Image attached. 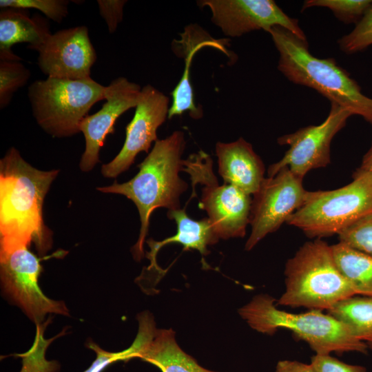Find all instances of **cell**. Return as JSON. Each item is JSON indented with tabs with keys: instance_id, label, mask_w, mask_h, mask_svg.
Masks as SVG:
<instances>
[{
	"instance_id": "6da1fadb",
	"label": "cell",
	"mask_w": 372,
	"mask_h": 372,
	"mask_svg": "<svg viewBox=\"0 0 372 372\" xmlns=\"http://www.w3.org/2000/svg\"><path fill=\"white\" fill-rule=\"evenodd\" d=\"M59 170L42 171L14 147L0 161V253L34 243L39 255L52 247V231L43 220V203Z\"/></svg>"
},
{
	"instance_id": "7a4b0ae2",
	"label": "cell",
	"mask_w": 372,
	"mask_h": 372,
	"mask_svg": "<svg viewBox=\"0 0 372 372\" xmlns=\"http://www.w3.org/2000/svg\"><path fill=\"white\" fill-rule=\"evenodd\" d=\"M182 131L176 130L164 139H158L152 151L138 165L139 171L130 180L97 187L103 193L121 194L136 205L141 220L140 234L134 246V256H143V243L148 232L149 217L154 209H180V197L187 183L179 176L183 169L181 156L185 147Z\"/></svg>"
},
{
	"instance_id": "3957f363",
	"label": "cell",
	"mask_w": 372,
	"mask_h": 372,
	"mask_svg": "<svg viewBox=\"0 0 372 372\" xmlns=\"http://www.w3.org/2000/svg\"><path fill=\"white\" fill-rule=\"evenodd\" d=\"M268 33L279 54L278 70L289 81L315 90L372 125V99L362 92L358 83L334 59L312 55L307 41L282 27H272Z\"/></svg>"
},
{
	"instance_id": "277c9868",
	"label": "cell",
	"mask_w": 372,
	"mask_h": 372,
	"mask_svg": "<svg viewBox=\"0 0 372 372\" xmlns=\"http://www.w3.org/2000/svg\"><path fill=\"white\" fill-rule=\"evenodd\" d=\"M238 313L251 329L262 333L272 335L280 329L291 331L316 354L368 352L366 344L347 324L328 313L320 310L287 312L278 309L276 300L266 293L254 296L238 309Z\"/></svg>"
},
{
	"instance_id": "5b68a950",
	"label": "cell",
	"mask_w": 372,
	"mask_h": 372,
	"mask_svg": "<svg viewBox=\"0 0 372 372\" xmlns=\"http://www.w3.org/2000/svg\"><path fill=\"white\" fill-rule=\"evenodd\" d=\"M284 273L285 291L277 306L327 311L355 295L339 271L331 246L320 238L304 243L287 260Z\"/></svg>"
},
{
	"instance_id": "8992f818",
	"label": "cell",
	"mask_w": 372,
	"mask_h": 372,
	"mask_svg": "<svg viewBox=\"0 0 372 372\" xmlns=\"http://www.w3.org/2000/svg\"><path fill=\"white\" fill-rule=\"evenodd\" d=\"M350 183L333 190L309 191L303 205L287 223L311 238L338 234L372 213V172L358 169Z\"/></svg>"
},
{
	"instance_id": "52a82bcc",
	"label": "cell",
	"mask_w": 372,
	"mask_h": 372,
	"mask_svg": "<svg viewBox=\"0 0 372 372\" xmlns=\"http://www.w3.org/2000/svg\"><path fill=\"white\" fill-rule=\"evenodd\" d=\"M106 86L91 77L72 80L48 77L33 82L28 98L40 127L54 137L80 132L81 121L97 102L105 99Z\"/></svg>"
},
{
	"instance_id": "ba28073f",
	"label": "cell",
	"mask_w": 372,
	"mask_h": 372,
	"mask_svg": "<svg viewBox=\"0 0 372 372\" xmlns=\"http://www.w3.org/2000/svg\"><path fill=\"white\" fill-rule=\"evenodd\" d=\"M183 164V171L190 175L193 186L205 185L199 207L206 211L218 238L244 237L250 224L251 196L231 184L219 185L212 171V160L203 151L190 155Z\"/></svg>"
},
{
	"instance_id": "9c48e42d",
	"label": "cell",
	"mask_w": 372,
	"mask_h": 372,
	"mask_svg": "<svg viewBox=\"0 0 372 372\" xmlns=\"http://www.w3.org/2000/svg\"><path fill=\"white\" fill-rule=\"evenodd\" d=\"M352 115L347 109L331 103L329 114L322 123L280 136L278 143L288 145L289 149L279 161L269 167L268 177L288 167L294 175L303 179L309 171L328 165L331 163V141Z\"/></svg>"
},
{
	"instance_id": "30bf717a",
	"label": "cell",
	"mask_w": 372,
	"mask_h": 372,
	"mask_svg": "<svg viewBox=\"0 0 372 372\" xmlns=\"http://www.w3.org/2000/svg\"><path fill=\"white\" fill-rule=\"evenodd\" d=\"M303 179L285 167L273 177L265 178L251 203V231L245 250L252 249L267 234L276 231L304 203L308 192Z\"/></svg>"
},
{
	"instance_id": "8fae6325",
	"label": "cell",
	"mask_w": 372,
	"mask_h": 372,
	"mask_svg": "<svg viewBox=\"0 0 372 372\" xmlns=\"http://www.w3.org/2000/svg\"><path fill=\"white\" fill-rule=\"evenodd\" d=\"M40 260L26 247L0 253L3 291L37 324L47 313L69 315L63 302L48 298L39 288L38 278L42 271Z\"/></svg>"
},
{
	"instance_id": "7c38bea8",
	"label": "cell",
	"mask_w": 372,
	"mask_h": 372,
	"mask_svg": "<svg viewBox=\"0 0 372 372\" xmlns=\"http://www.w3.org/2000/svg\"><path fill=\"white\" fill-rule=\"evenodd\" d=\"M197 4L210 10L212 22L228 37L259 30L268 32L272 27L280 26L307 41L298 19L287 15L273 0H201Z\"/></svg>"
},
{
	"instance_id": "4fadbf2b",
	"label": "cell",
	"mask_w": 372,
	"mask_h": 372,
	"mask_svg": "<svg viewBox=\"0 0 372 372\" xmlns=\"http://www.w3.org/2000/svg\"><path fill=\"white\" fill-rule=\"evenodd\" d=\"M169 98L151 85L142 87L134 115L125 130V140L118 154L110 163L103 164L101 173L107 178H116L126 171L141 152H148L156 142L158 127L168 118Z\"/></svg>"
},
{
	"instance_id": "5bb4252c",
	"label": "cell",
	"mask_w": 372,
	"mask_h": 372,
	"mask_svg": "<svg viewBox=\"0 0 372 372\" xmlns=\"http://www.w3.org/2000/svg\"><path fill=\"white\" fill-rule=\"evenodd\" d=\"M38 64L48 77L72 80L90 78L96 60L85 25L56 32L37 50Z\"/></svg>"
},
{
	"instance_id": "9a60e30c",
	"label": "cell",
	"mask_w": 372,
	"mask_h": 372,
	"mask_svg": "<svg viewBox=\"0 0 372 372\" xmlns=\"http://www.w3.org/2000/svg\"><path fill=\"white\" fill-rule=\"evenodd\" d=\"M142 87L125 77H118L106 86L105 103L97 112L86 116L79 125L85 147L79 167L89 172L99 162V154L105 138L114 132L116 121L131 108L136 107Z\"/></svg>"
},
{
	"instance_id": "2e32d148",
	"label": "cell",
	"mask_w": 372,
	"mask_h": 372,
	"mask_svg": "<svg viewBox=\"0 0 372 372\" xmlns=\"http://www.w3.org/2000/svg\"><path fill=\"white\" fill-rule=\"evenodd\" d=\"M143 340L136 358L147 362L162 372H216L201 366L178 345L172 329H157L152 314L138 315Z\"/></svg>"
},
{
	"instance_id": "e0dca14e",
	"label": "cell",
	"mask_w": 372,
	"mask_h": 372,
	"mask_svg": "<svg viewBox=\"0 0 372 372\" xmlns=\"http://www.w3.org/2000/svg\"><path fill=\"white\" fill-rule=\"evenodd\" d=\"M218 173L224 183L231 184L248 195H254L263 182L265 165L252 145L242 138L216 145Z\"/></svg>"
},
{
	"instance_id": "ac0fdd59",
	"label": "cell",
	"mask_w": 372,
	"mask_h": 372,
	"mask_svg": "<svg viewBox=\"0 0 372 372\" xmlns=\"http://www.w3.org/2000/svg\"><path fill=\"white\" fill-rule=\"evenodd\" d=\"M51 35L48 21L40 16L30 17L28 10L3 8L0 12V59L19 61L11 50L13 45L28 43L36 50Z\"/></svg>"
},
{
	"instance_id": "d6986e66",
	"label": "cell",
	"mask_w": 372,
	"mask_h": 372,
	"mask_svg": "<svg viewBox=\"0 0 372 372\" xmlns=\"http://www.w3.org/2000/svg\"><path fill=\"white\" fill-rule=\"evenodd\" d=\"M167 217L176 222V234L161 241L152 239L147 241L150 248V251L147 254L150 260L148 270H154L158 273L163 272V270L157 265L156 256L163 246L170 243H178L183 246V250L196 249L202 256H206L209 253L207 247L216 244L220 239L208 218L200 220H193L186 214L185 207L183 209L168 210Z\"/></svg>"
},
{
	"instance_id": "ffe728a7",
	"label": "cell",
	"mask_w": 372,
	"mask_h": 372,
	"mask_svg": "<svg viewBox=\"0 0 372 372\" xmlns=\"http://www.w3.org/2000/svg\"><path fill=\"white\" fill-rule=\"evenodd\" d=\"M331 247L339 271L355 295L372 296V257L341 242Z\"/></svg>"
},
{
	"instance_id": "44dd1931",
	"label": "cell",
	"mask_w": 372,
	"mask_h": 372,
	"mask_svg": "<svg viewBox=\"0 0 372 372\" xmlns=\"http://www.w3.org/2000/svg\"><path fill=\"white\" fill-rule=\"evenodd\" d=\"M347 324L372 350V296L355 295L327 311Z\"/></svg>"
},
{
	"instance_id": "7402d4cb",
	"label": "cell",
	"mask_w": 372,
	"mask_h": 372,
	"mask_svg": "<svg viewBox=\"0 0 372 372\" xmlns=\"http://www.w3.org/2000/svg\"><path fill=\"white\" fill-rule=\"evenodd\" d=\"M216 48L224 51L228 56L231 54L228 52L223 42L211 39L205 40L201 43H189L186 52L185 67L183 76L180 81L171 93L172 101L168 114V118L171 119L175 116H179L187 112L194 119H199L203 116V108L200 105H196L194 101L193 88L191 83L190 68L192 57L201 48L205 46Z\"/></svg>"
},
{
	"instance_id": "603a6c76",
	"label": "cell",
	"mask_w": 372,
	"mask_h": 372,
	"mask_svg": "<svg viewBox=\"0 0 372 372\" xmlns=\"http://www.w3.org/2000/svg\"><path fill=\"white\" fill-rule=\"evenodd\" d=\"M372 6V0H306L302 11L311 7H324L345 23H357Z\"/></svg>"
},
{
	"instance_id": "cb8c5ba5",
	"label": "cell",
	"mask_w": 372,
	"mask_h": 372,
	"mask_svg": "<svg viewBox=\"0 0 372 372\" xmlns=\"http://www.w3.org/2000/svg\"><path fill=\"white\" fill-rule=\"evenodd\" d=\"M30 76V70L19 61H1V109L5 108L10 103L14 93L27 83Z\"/></svg>"
},
{
	"instance_id": "d4e9b609",
	"label": "cell",
	"mask_w": 372,
	"mask_h": 372,
	"mask_svg": "<svg viewBox=\"0 0 372 372\" xmlns=\"http://www.w3.org/2000/svg\"><path fill=\"white\" fill-rule=\"evenodd\" d=\"M338 236L339 242L372 257V213L344 228Z\"/></svg>"
},
{
	"instance_id": "484cf974",
	"label": "cell",
	"mask_w": 372,
	"mask_h": 372,
	"mask_svg": "<svg viewBox=\"0 0 372 372\" xmlns=\"http://www.w3.org/2000/svg\"><path fill=\"white\" fill-rule=\"evenodd\" d=\"M340 49L346 54H354L372 45V6L349 34L338 41Z\"/></svg>"
},
{
	"instance_id": "4316f807",
	"label": "cell",
	"mask_w": 372,
	"mask_h": 372,
	"mask_svg": "<svg viewBox=\"0 0 372 372\" xmlns=\"http://www.w3.org/2000/svg\"><path fill=\"white\" fill-rule=\"evenodd\" d=\"M68 1L65 0H1V8L37 9L55 22H61L68 14Z\"/></svg>"
},
{
	"instance_id": "83f0119b",
	"label": "cell",
	"mask_w": 372,
	"mask_h": 372,
	"mask_svg": "<svg viewBox=\"0 0 372 372\" xmlns=\"http://www.w3.org/2000/svg\"><path fill=\"white\" fill-rule=\"evenodd\" d=\"M90 347L96 353V358L92 365L84 372H101L109 364L119 360L127 361L135 358L138 346L135 342L124 351L112 353L101 349L96 344L90 342Z\"/></svg>"
},
{
	"instance_id": "f1b7e54d",
	"label": "cell",
	"mask_w": 372,
	"mask_h": 372,
	"mask_svg": "<svg viewBox=\"0 0 372 372\" xmlns=\"http://www.w3.org/2000/svg\"><path fill=\"white\" fill-rule=\"evenodd\" d=\"M311 364L316 372H367L364 366L347 364L330 354H315Z\"/></svg>"
},
{
	"instance_id": "f546056e",
	"label": "cell",
	"mask_w": 372,
	"mask_h": 372,
	"mask_svg": "<svg viewBox=\"0 0 372 372\" xmlns=\"http://www.w3.org/2000/svg\"><path fill=\"white\" fill-rule=\"evenodd\" d=\"M127 1L98 0L99 11L105 21L108 30L113 33L123 19V6Z\"/></svg>"
},
{
	"instance_id": "4dcf8cb0",
	"label": "cell",
	"mask_w": 372,
	"mask_h": 372,
	"mask_svg": "<svg viewBox=\"0 0 372 372\" xmlns=\"http://www.w3.org/2000/svg\"><path fill=\"white\" fill-rule=\"evenodd\" d=\"M275 372H316V371L311 363L285 360L278 362Z\"/></svg>"
},
{
	"instance_id": "1f68e13d",
	"label": "cell",
	"mask_w": 372,
	"mask_h": 372,
	"mask_svg": "<svg viewBox=\"0 0 372 372\" xmlns=\"http://www.w3.org/2000/svg\"><path fill=\"white\" fill-rule=\"evenodd\" d=\"M358 169L372 172V143L370 148L364 155L360 167Z\"/></svg>"
}]
</instances>
